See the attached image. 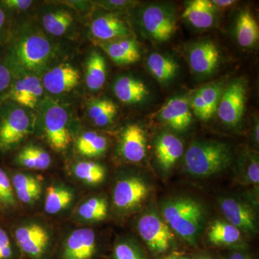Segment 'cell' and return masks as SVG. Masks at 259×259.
I'll return each instance as SVG.
<instances>
[{
	"instance_id": "6",
	"label": "cell",
	"mask_w": 259,
	"mask_h": 259,
	"mask_svg": "<svg viewBox=\"0 0 259 259\" xmlns=\"http://www.w3.org/2000/svg\"><path fill=\"white\" fill-rule=\"evenodd\" d=\"M165 222L190 244L197 241L204 221V209L195 200L186 197L166 201L161 207Z\"/></svg>"
},
{
	"instance_id": "1",
	"label": "cell",
	"mask_w": 259,
	"mask_h": 259,
	"mask_svg": "<svg viewBox=\"0 0 259 259\" xmlns=\"http://www.w3.org/2000/svg\"><path fill=\"white\" fill-rule=\"evenodd\" d=\"M56 54V48L47 35L36 28L22 29L10 40L5 61L13 76H42Z\"/></svg>"
},
{
	"instance_id": "7",
	"label": "cell",
	"mask_w": 259,
	"mask_h": 259,
	"mask_svg": "<svg viewBox=\"0 0 259 259\" xmlns=\"http://www.w3.org/2000/svg\"><path fill=\"white\" fill-rule=\"evenodd\" d=\"M98 248L95 231L81 227L70 232L58 243L51 259H95Z\"/></svg>"
},
{
	"instance_id": "26",
	"label": "cell",
	"mask_w": 259,
	"mask_h": 259,
	"mask_svg": "<svg viewBox=\"0 0 259 259\" xmlns=\"http://www.w3.org/2000/svg\"><path fill=\"white\" fill-rule=\"evenodd\" d=\"M216 8L209 0H194L187 5L182 17L199 29L210 28L215 19Z\"/></svg>"
},
{
	"instance_id": "36",
	"label": "cell",
	"mask_w": 259,
	"mask_h": 259,
	"mask_svg": "<svg viewBox=\"0 0 259 259\" xmlns=\"http://www.w3.org/2000/svg\"><path fill=\"white\" fill-rule=\"evenodd\" d=\"M20 207L8 172L0 166V214H10Z\"/></svg>"
},
{
	"instance_id": "16",
	"label": "cell",
	"mask_w": 259,
	"mask_h": 259,
	"mask_svg": "<svg viewBox=\"0 0 259 259\" xmlns=\"http://www.w3.org/2000/svg\"><path fill=\"white\" fill-rule=\"evenodd\" d=\"M120 153L125 161L139 163L146 153V138L144 130L138 124L126 126L121 134Z\"/></svg>"
},
{
	"instance_id": "49",
	"label": "cell",
	"mask_w": 259,
	"mask_h": 259,
	"mask_svg": "<svg viewBox=\"0 0 259 259\" xmlns=\"http://www.w3.org/2000/svg\"><path fill=\"white\" fill-rule=\"evenodd\" d=\"M182 259H190V258H187V257H185V258H182Z\"/></svg>"
},
{
	"instance_id": "15",
	"label": "cell",
	"mask_w": 259,
	"mask_h": 259,
	"mask_svg": "<svg viewBox=\"0 0 259 259\" xmlns=\"http://www.w3.org/2000/svg\"><path fill=\"white\" fill-rule=\"evenodd\" d=\"M159 117L164 123L177 131H185L192 121L190 100L187 97H173L163 105Z\"/></svg>"
},
{
	"instance_id": "46",
	"label": "cell",
	"mask_w": 259,
	"mask_h": 259,
	"mask_svg": "<svg viewBox=\"0 0 259 259\" xmlns=\"http://www.w3.org/2000/svg\"><path fill=\"white\" fill-rule=\"evenodd\" d=\"M258 130H259L258 124L257 123V125H255V141H256L257 143H258V141H259Z\"/></svg>"
},
{
	"instance_id": "33",
	"label": "cell",
	"mask_w": 259,
	"mask_h": 259,
	"mask_svg": "<svg viewBox=\"0 0 259 259\" xmlns=\"http://www.w3.org/2000/svg\"><path fill=\"white\" fill-rule=\"evenodd\" d=\"M72 173L76 180L89 186L100 185L106 177L105 166L93 161L77 162L73 166Z\"/></svg>"
},
{
	"instance_id": "17",
	"label": "cell",
	"mask_w": 259,
	"mask_h": 259,
	"mask_svg": "<svg viewBox=\"0 0 259 259\" xmlns=\"http://www.w3.org/2000/svg\"><path fill=\"white\" fill-rule=\"evenodd\" d=\"M223 92L221 83H209L199 89L190 100L191 108L194 115L201 120L212 118L217 111Z\"/></svg>"
},
{
	"instance_id": "37",
	"label": "cell",
	"mask_w": 259,
	"mask_h": 259,
	"mask_svg": "<svg viewBox=\"0 0 259 259\" xmlns=\"http://www.w3.org/2000/svg\"><path fill=\"white\" fill-rule=\"evenodd\" d=\"M0 259H22L10 228L0 223Z\"/></svg>"
},
{
	"instance_id": "19",
	"label": "cell",
	"mask_w": 259,
	"mask_h": 259,
	"mask_svg": "<svg viewBox=\"0 0 259 259\" xmlns=\"http://www.w3.org/2000/svg\"><path fill=\"white\" fill-rule=\"evenodd\" d=\"M92 35L100 42L125 38L131 35L127 24L113 14L99 15L90 25Z\"/></svg>"
},
{
	"instance_id": "31",
	"label": "cell",
	"mask_w": 259,
	"mask_h": 259,
	"mask_svg": "<svg viewBox=\"0 0 259 259\" xmlns=\"http://www.w3.org/2000/svg\"><path fill=\"white\" fill-rule=\"evenodd\" d=\"M108 147V141L103 135L95 131H87L79 136L76 148L81 156L88 158L101 156Z\"/></svg>"
},
{
	"instance_id": "44",
	"label": "cell",
	"mask_w": 259,
	"mask_h": 259,
	"mask_svg": "<svg viewBox=\"0 0 259 259\" xmlns=\"http://www.w3.org/2000/svg\"><path fill=\"white\" fill-rule=\"evenodd\" d=\"M228 259H253L249 255L245 254V253H241V252H234L231 253Z\"/></svg>"
},
{
	"instance_id": "23",
	"label": "cell",
	"mask_w": 259,
	"mask_h": 259,
	"mask_svg": "<svg viewBox=\"0 0 259 259\" xmlns=\"http://www.w3.org/2000/svg\"><path fill=\"white\" fill-rule=\"evenodd\" d=\"M156 156L163 171H169L184 153V145L180 139L169 133L158 136L155 145Z\"/></svg>"
},
{
	"instance_id": "39",
	"label": "cell",
	"mask_w": 259,
	"mask_h": 259,
	"mask_svg": "<svg viewBox=\"0 0 259 259\" xmlns=\"http://www.w3.org/2000/svg\"><path fill=\"white\" fill-rule=\"evenodd\" d=\"M13 77V71L5 60L0 63V97L8 91Z\"/></svg>"
},
{
	"instance_id": "22",
	"label": "cell",
	"mask_w": 259,
	"mask_h": 259,
	"mask_svg": "<svg viewBox=\"0 0 259 259\" xmlns=\"http://www.w3.org/2000/svg\"><path fill=\"white\" fill-rule=\"evenodd\" d=\"M74 199V192L71 187L61 182H54L46 189L44 211L49 215L61 214L71 207Z\"/></svg>"
},
{
	"instance_id": "34",
	"label": "cell",
	"mask_w": 259,
	"mask_h": 259,
	"mask_svg": "<svg viewBox=\"0 0 259 259\" xmlns=\"http://www.w3.org/2000/svg\"><path fill=\"white\" fill-rule=\"evenodd\" d=\"M236 37L242 47H251L258 41L259 28L256 20L248 11L241 13L236 23Z\"/></svg>"
},
{
	"instance_id": "20",
	"label": "cell",
	"mask_w": 259,
	"mask_h": 259,
	"mask_svg": "<svg viewBox=\"0 0 259 259\" xmlns=\"http://www.w3.org/2000/svg\"><path fill=\"white\" fill-rule=\"evenodd\" d=\"M219 50L212 41H203L196 44L189 54L191 69L196 74H210L220 62Z\"/></svg>"
},
{
	"instance_id": "18",
	"label": "cell",
	"mask_w": 259,
	"mask_h": 259,
	"mask_svg": "<svg viewBox=\"0 0 259 259\" xmlns=\"http://www.w3.org/2000/svg\"><path fill=\"white\" fill-rule=\"evenodd\" d=\"M220 205L228 222L239 231L248 233L256 231L255 214L249 206L233 198L223 199Z\"/></svg>"
},
{
	"instance_id": "50",
	"label": "cell",
	"mask_w": 259,
	"mask_h": 259,
	"mask_svg": "<svg viewBox=\"0 0 259 259\" xmlns=\"http://www.w3.org/2000/svg\"><path fill=\"white\" fill-rule=\"evenodd\" d=\"M0 216H1V214H0Z\"/></svg>"
},
{
	"instance_id": "8",
	"label": "cell",
	"mask_w": 259,
	"mask_h": 259,
	"mask_svg": "<svg viewBox=\"0 0 259 259\" xmlns=\"http://www.w3.org/2000/svg\"><path fill=\"white\" fill-rule=\"evenodd\" d=\"M140 236L153 252L162 253L169 248L175 235L170 227L156 213H145L139 218Z\"/></svg>"
},
{
	"instance_id": "28",
	"label": "cell",
	"mask_w": 259,
	"mask_h": 259,
	"mask_svg": "<svg viewBox=\"0 0 259 259\" xmlns=\"http://www.w3.org/2000/svg\"><path fill=\"white\" fill-rule=\"evenodd\" d=\"M108 214V203L104 197H89L80 202L75 210V218L81 223H97L104 221Z\"/></svg>"
},
{
	"instance_id": "40",
	"label": "cell",
	"mask_w": 259,
	"mask_h": 259,
	"mask_svg": "<svg viewBox=\"0 0 259 259\" xmlns=\"http://www.w3.org/2000/svg\"><path fill=\"white\" fill-rule=\"evenodd\" d=\"M31 0H3L0 5L5 11L22 12L27 10L32 5Z\"/></svg>"
},
{
	"instance_id": "48",
	"label": "cell",
	"mask_w": 259,
	"mask_h": 259,
	"mask_svg": "<svg viewBox=\"0 0 259 259\" xmlns=\"http://www.w3.org/2000/svg\"><path fill=\"white\" fill-rule=\"evenodd\" d=\"M166 259H178L177 258V256H175V255H172V256L168 257V258H166Z\"/></svg>"
},
{
	"instance_id": "5",
	"label": "cell",
	"mask_w": 259,
	"mask_h": 259,
	"mask_svg": "<svg viewBox=\"0 0 259 259\" xmlns=\"http://www.w3.org/2000/svg\"><path fill=\"white\" fill-rule=\"evenodd\" d=\"M230 148L218 141H196L185 153L184 167L192 176L204 178L220 173L231 164Z\"/></svg>"
},
{
	"instance_id": "32",
	"label": "cell",
	"mask_w": 259,
	"mask_h": 259,
	"mask_svg": "<svg viewBox=\"0 0 259 259\" xmlns=\"http://www.w3.org/2000/svg\"><path fill=\"white\" fill-rule=\"evenodd\" d=\"M147 66L151 74L161 83L171 81L179 69L177 61L158 53H153L149 56Z\"/></svg>"
},
{
	"instance_id": "3",
	"label": "cell",
	"mask_w": 259,
	"mask_h": 259,
	"mask_svg": "<svg viewBox=\"0 0 259 259\" xmlns=\"http://www.w3.org/2000/svg\"><path fill=\"white\" fill-rule=\"evenodd\" d=\"M35 129L42 139L56 153H64L72 141L69 116L67 110L59 102L45 97L36 107Z\"/></svg>"
},
{
	"instance_id": "2",
	"label": "cell",
	"mask_w": 259,
	"mask_h": 259,
	"mask_svg": "<svg viewBox=\"0 0 259 259\" xmlns=\"http://www.w3.org/2000/svg\"><path fill=\"white\" fill-rule=\"evenodd\" d=\"M10 229L22 259H51L58 242L50 224L40 218H28Z\"/></svg>"
},
{
	"instance_id": "35",
	"label": "cell",
	"mask_w": 259,
	"mask_h": 259,
	"mask_svg": "<svg viewBox=\"0 0 259 259\" xmlns=\"http://www.w3.org/2000/svg\"><path fill=\"white\" fill-rule=\"evenodd\" d=\"M241 232L231 223L216 221L209 227L207 238L214 245L235 244L241 240Z\"/></svg>"
},
{
	"instance_id": "29",
	"label": "cell",
	"mask_w": 259,
	"mask_h": 259,
	"mask_svg": "<svg viewBox=\"0 0 259 259\" xmlns=\"http://www.w3.org/2000/svg\"><path fill=\"white\" fill-rule=\"evenodd\" d=\"M107 78V63L104 56L93 51L88 56L85 70V82L89 90L97 91L103 87Z\"/></svg>"
},
{
	"instance_id": "13",
	"label": "cell",
	"mask_w": 259,
	"mask_h": 259,
	"mask_svg": "<svg viewBox=\"0 0 259 259\" xmlns=\"http://www.w3.org/2000/svg\"><path fill=\"white\" fill-rule=\"evenodd\" d=\"M80 78L79 70L64 63L47 70L40 79L44 90L53 95H61L74 90L79 84Z\"/></svg>"
},
{
	"instance_id": "4",
	"label": "cell",
	"mask_w": 259,
	"mask_h": 259,
	"mask_svg": "<svg viewBox=\"0 0 259 259\" xmlns=\"http://www.w3.org/2000/svg\"><path fill=\"white\" fill-rule=\"evenodd\" d=\"M11 101L0 102V153L15 151L35 131L36 115Z\"/></svg>"
},
{
	"instance_id": "42",
	"label": "cell",
	"mask_w": 259,
	"mask_h": 259,
	"mask_svg": "<svg viewBox=\"0 0 259 259\" xmlns=\"http://www.w3.org/2000/svg\"><path fill=\"white\" fill-rule=\"evenodd\" d=\"M134 2L120 0V1H102L100 2V5H102L106 9L111 10H122L127 9L131 5H134Z\"/></svg>"
},
{
	"instance_id": "9",
	"label": "cell",
	"mask_w": 259,
	"mask_h": 259,
	"mask_svg": "<svg viewBox=\"0 0 259 259\" xmlns=\"http://www.w3.org/2000/svg\"><path fill=\"white\" fill-rule=\"evenodd\" d=\"M44 92L39 76L29 74L14 76L8 91L0 97V102L11 101L29 110H36Z\"/></svg>"
},
{
	"instance_id": "12",
	"label": "cell",
	"mask_w": 259,
	"mask_h": 259,
	"mask_svg": "<svg viewBox=\"0 0 259 259\" xmlns=\"http://www.w3.org/2000/svg\"><path fill=\"white\" fill-rule=\"evenodd\" d=\"M246 88L243 81L237 80L223 90L217 112L220 119L226 125L236 126L244 114Z\"/></svg>"
},
{
	"instance_id": "41",
	"label": "cell",
	"mask_w": 259,
	"mask_h": 259,
	"mask_svg": "<svg viewBox=\"0 0 259 259\" xmlns=\"http://www.w3.org/2000/svg\"><path fill=\"white\" fill-rule=\"evenodd\" d=\"M247 177L251 183L258 185L259 182V164L257 158L250 159L249 164L247 168Z\"/></svg>"
},
{
	"instance_id": "21",
	"label": "cell",
	"mask_w": 259,
	"mask_h": 259,
	"mask_svg": "<svg viewBox=\"0 0 259 259\" xmlns=\"http://www.w3.org/2000/svg\"><path fill=\"white\" fill-rule=\"evenodd\" d=\"M99 47L115 64L126 65L139 61L141 53L137 42L134 39H116L110 41L99 42Z\"/></svg>"
},
{
	"instance_id": "10",
	"label": "cell",
	"mask_w": 259,
	"mask_h": 259,
	"mask_svg": "<svg viewBox=\"0 0 259 259\" xmlns=\"http://www.w3.org/2000/svg\"><path fill=\"white\" fill-rule=\"evenodd\" d=\"M149 193L147 184L141 177H123L116 182L112 193L114 207L121 212H130L139 207Z\"/></svg>"
},
{
	"instance_id": "25",
	"label": "cell",
	"mask_w": 259,
	"mask_h": 259,
	"mask_svg": "<svg viewBox=\"0 0 259 259\" xmlns=\"http://www.w3.org/2000/svg\"><path fill=\"white\" fill-rule=\"evenodd\" d=\"M52 158L47 150L35 144H28L17 153L14 163L33 171H44L51 166Z\"/></svg>"
},
{
	"instance_id": "30",
	"label": "cell",
	"mask_w": 259,
	"mask_h": 259,
	"mask_svg": "<svg viewBox=\"0 0 259 259\" xmlns=\"http://www.w3.org/2000/svg\"><path fill=\"white\" fill-rule=\"evenodd\" d=\"M117 113V106L109 99H93L88 102L87 114L93 125L97 127L110 125Z\"/></svg>"
},
{
	"instance_id": "11",
	"label": "cell",
	"mask_w": 259,
	"mask_h": 259,
	"mask_svg": "<svg viewBox=\"0 0 259 259\" xmlns=\"http://www.w3.org/2000/svg\"><path fill=\"white\" fill-rule=\"evenodd\" d=\"M141 23L148 35L158 41H166L176 32V17L171 10L160 5L146 7L141 15Z\"/></svg>"
},
{
	"instance_id": "47",
	"label": "cell",
	"mask_w": 259,
	"mask_h": 259,
	"mask_svg": "<svg viewBox=\"0 0 259 259\" xmlns=\"http://www.w3.org/2000/svg\"><path fill=\"white\" fill-rule=\"evenodd\" d=\"M197 259H212V258H208V257H205V256H199Z\"/></svg>"
},
{
	"instance_id": "27",
	"label": "cell",
	"mask_w": 259,
	"mask_h": 259,
	"mask_svg": "<svg viewBox=\"0 0 259 259\" xmlns=\"http://www.w3.org/2000/svg\"><path fill=\"white\" fill-rule=\"evenodd\" d=\"M41 22L47 33L59 37L71 30L74 25V18L69 10L55 8L46 12L42 15Z\"/></svg>"
},
{
	"instance_id": "24",
	"label": "cell",
	"mask_w": 259,
	"mask_h": 259,
	"mask_svg": "<svg viewBox=\"0 0 259 259\" xmlns=\"http://www.w3.org/2000/svg\"><path fill=\"white\" fill-rule=\"evenodd\" d=\"M113 92L120 102L131 105L141 103L149 95L145 83L131 76L117 78L114 82Z\"/></svg>"
},
{
	"instance_id": "45",
	"label": "cell",
	"mask_w": 259,
	"mask_h": 259,
	"mask_svg": "<svg viewBox=\"0 0 259 259\" xmlns=\"http://www.w3.org/2000/svg\"><path fill=\"white\" fill-rule=\"evenodd\" d=\"M6 11H5L4 8L0 5V30L4 28L5 24H6Z\"/></svg>"
},
{
	"instance_id": "38",
	"label": "cell",
	"mask_w": 259,
	"mask_h": 259,
	"mask_svg": "<svg viewBox=\"0 0 259 259\" xmlns=\"http://www.w3.org/2000/svg\"><path fill=\"white\" fill-rule=\"evenodd\" d=\"M114 259H145L139 250L130 242L121 241L116 243L113 250Z\"/></svg>"
},
{
	"instance_id": "14",
	"label": "cell",
	"mask_w": 259,
	"mask_h": 259,
	"mask_svg": "<svg viewBox=\"0 0 259 259\" xmlns=\"http://www.w3.org/2000/svg\"><path fill=\"white\" fill-rule=\"evenodd\" d=\"M20 205L33 207L40 200L44 190L41 177L30 173L16 172L10 175Z\"/></svg>"
},
{
	"instance_id": "43",
	"label": "cell",
	"mask_w": 259,
	"mask_h": 259,
	"mask_svg": "<svg viewBox=\"0 0 259 259\" xmlns=\"http://www.w3.org/2000/svg\"><path fill=\"white\" fill-rule=\"evenodd\" d=\"M211 3L215 7L226 8V7H229L234 4L236 1H235V0H214V1H211Z\"/></svg>"
}]
</instances>
